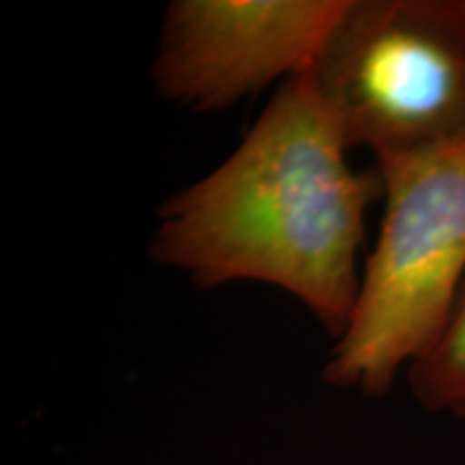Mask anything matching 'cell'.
I'll list each match as a JSON object with an SVG mask.
<instances>
[{
    "label": "cell",
    "mask_w": 465,
    "mask_h": 465,
    "mask_svg": "<svg viewBox=\"0 0 465 465\" xmlns=\"http://www.w3.org/2000/svg\"><path fill=\"white\" fill-rule=\"evenodd\" d=\"M311 69L281 83L224 162L162 203L155 263L199 289L261 282L293 295L339 341L356 306L377 168L356 171Z\"/></svg>",
    "instance_id": "cell-1"
},
{
    "label": "cell",
    "mask_w": 465,
    "mask_h": 465,
    "mask_svg": "<svg viewBox=\"0 0 465 465\" xmlns=\"http://www.w3.org/2000/svg\"><path fill=\"white\" fill-rule=\"evenodd\" d=\"M383 213L322 380L383 397L433 345L465 281V138L375 158Z\"/></svg>",
    "instance_id": "cell-2"
},
{
    "label": "cell",
    "mask_w": 465,
    "mask_h": 465,
    "mask_svg": "<svg viewBox=\"0 0 465 465\" xmlns=\"http://www.w3.org/2000/svg\"><path fill=\"white\" fill-rule=\"evenodd\" d=\"M311 75L347 149L465 138V0H347Z\"/></svg>",
    "instance_id": "cell-3"
},
{
    "label": "cell",
    "mask_w": 465,
    "mask_h": 465,
    "mask_svg": "<svg viewBox=\"0 0 465 465\" xmlns=\"http://www.w3.org/2000/svg\"><path fill=\"white\" fill-rule=\"evenodd\" d=\"M347 0H173L151 80L162 100L218 113L315 65Z\"/></svg>",
    "instance_id": "cell-4"
},
{
    "label": "cell",
    "mask_w": 465,
    "mask_h": 465,
    "mask_svg": "<svg viewBox=\"0 0 465 465\" xmlns=\"http://www.w3.org/2000/svg\"><path fill=\"white\" fill-rule=\"evenodd\" d=\"M407 381L422 410L465 418V281L444 330L407 369Z\"/></svg>",
    "instance_id": "cell-5"
}]
</instances>
